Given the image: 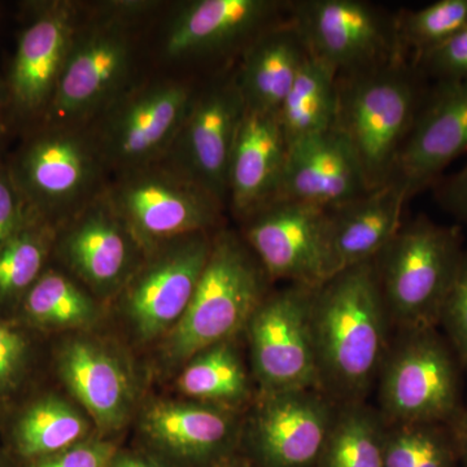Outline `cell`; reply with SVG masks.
<instances>
[{
    "label": "cell",
    "instance_id": "39",
    "mask_svg": "<svg viewBox=\"0 0 467 467\" xmlns=\"http://www.w3.org/2000/svg\"><path fill=\"white\" fill-rule=\"evenodd\" d=\"M23 223V202L16 189L0 171V244L15 235Z\"/></svg>",
    "mask_w": 467,
    "mask_h": 467
},
{
    "label": "cell",
    "instance_id": "32",
    "mask_svg": "<svg viewBox=\"0 0 467 467\" xmlns=\"http://www.w3.org/2000/svg\"><path fill=\"white\" fill-rule=\"evenodd\" d=\"M447 425L387 426L384 467H457Z\"/></svg>",
    "mask_w": 467,
    "mask_h": 467
},
{
    "label": "cell",
    "instance_id": "8",
    "mask_svg": "<svg viewBox=\"0 0 467 467\" xmlns=\"http://www.w3.org/2000/svg\"><path fill=\"white\" fill-rule=\"evenodd\" d=\"M315 290L290 284L267 292L252 315L244 331L260 393L321 389L312 324Z\"/></svg>",
    "mask_w": 467,
    "mask_h": 467
},
{
    "label": "cell",
    "instance_id": "29",
    "mask_svg": "<svg viewBox=\"0 0 467 467\" xmlns=\"http://www.w3.org/2000/svg\"><path fill=\"white\" fill-rule=\"evenodd\" d=\"M387 425L364 401L339 404L316 467H384Z\"/></svg>",
    "mask_w": 467,
    "mask_h": 467
},
{
    "label": "cell",
    "instance_id": "36",
    "mask_svg": "<svg viewBox=\"0 0 467 467\" xmlns=\"http://www.w3.org/2000/svg\"><path fill=\"white\" fill-rule=\"evenodd\" d=\"M27 356L26 337L0 321V400L17 389L26 371Z\"/></svg>",
    "mask_w": 467,
    "mask_h": 467
},
{
    "label": "cell",
    "instance_id": "12",
    "mask_svg": "<svg viewBox=\"0 0 467 467\" xmlns=\"http://www.w3.org/2000/svg\"><path fill=\"white\" fill-rule=\"evenodd\" d=\"M290 21L310 57L337 73L352 75L401 57L395 17L361 0H303L290 5Z\"/></svg>",
    "mask_w": 467,
    "mask_h": 467
},
{
    "label": "cell",
    "instance_id": "33",
    "mask_svg": "<svg viewBox=\"0 0 467 467\" xmlns=\"http://www.w3.org/2000/svg\"><path fill=\"white\" fill-rule=\"evenodd\" d=\"M52 229H20L0 244V296L29 290L41 275Z\"/></svg>",
    "mask_w": 467,
    "mask_h": 467
},
{
    "label": "cell",
    "instance_id": "27",
    "mask_svg": "<svg viewBox=\"0 0 467 467\" xmlns=\"http://www.w3.org/2000/svg\"><path fill=\"white\" fill-rule=\"evenodd\" d=\"M337 106V73L309 55L276 113L288 146L331 130Z\"/></svg>",
    "mask_w": 467,
    "mask_h": 467
},
{
    "label": "cell",
    "instance_id": "40",
    "mask_svg": "<svg viewBox=\"0 0 467 467\" xmlns=\"http://www.w3.org/2000/svg\"><path fill=\"white\" fill-rule=\"evenodd\" d=\"M460 462L467 467V404L462 405L456 417L448 423Z\"/></svg>",
    "mask_w": 467,
    "mask_h": 467
},
{
    "label": "cell",
    "instance_id": "28",
    "mask_svg": "<svg viewBox=\"0 0 467 467\" xmlns=\"http://www.w3.org/2000/svg\"><path fill=\"white\" fill-rule=\"evenodd\" d=\"M88 429V420L75 405L58 396H46L18 420L15 447L24 459L36 462L86 441Z\"/></svg>",
    "mask_w": 467,
    "mask_h": 467
},
{
    "label": "cell",
    "instance_id": "30",
    "mask_svg": "<svg viewBox=\"0 0 467 467\" xmlns=\"http://www.w3.org/2000/svg\"><path fill=\"white\" fill-rule=\"evenodd\" d=\"M26 315L51 328H82L97 321L99 310L91 295L64 273L48 270L27 290Z\"/></svg>",
    "mask_w": 467,
    "mask_h": 467
},
{
    "label": "cell",
    "instance_id": "19",
    "mask_svg": "<svg viewBox=\"0 0 467 467\" xmlns=\"http://www.w3.org/2000/svg\"><path fill=\"white\" fill-rule=\"evenodd\" d=\"M371 192L355 153L337 130L303 138L288 146L275 201L331 209Z\"/></svg>",
    "mask_w": 467,
    "mask_h": 467
},
{
    "label": "cell",
    "instance_id": "35",
    "mask_svg": "<svg viewBox=\"0 0 467 467\" xmlns=\"http://www.w3.org/2000/svg\"><path fill=\"white\" fill-rule=\"evenodd\" d=\"M414 66L434 82L467 81V26Z\"/></svg>",
    "mask_w": 467,
    "mask_h": 467
},
{
    "label": "cell",
    "instance_id": "31",
    "mask_svg": "<svg viewBox=\"0 0 467 467\" xmlns=\"http://www.w3.org/2000/svg\"><path fill=\"white\" fill-rule=\"evenodd\" d=\"M467 26V0H438L395 16L401 57L414 64Z\"/></svg>",
    "mask_w": 467,
    "mask_h": 467
},
{
    "label": "cell",
    "instance_id": "16",
    "mask_svg": "<svg viewBox=\"0 0 467 467\" xmlns=\"http://www.w3.org/2000/svg\"><path fill=\"white\" fill-rule=\"evenodd\" d=\"M245 113L234 77L195 94L174 142L161 161L227 204L230 160Z\"/></svg>",
    "mask_w": 467,
    "mask_h": 467
},
{
    "label": "cell",
    "instance_id": "24",
    "mask_svg": "<svg viewBox=\"0 0 467 467\" xmlns=\"http://www.w3.org/2000/svg\"><path fill=\"white\" fill-rule=\"evenodd\" d=\"M78 24L75 7L61 3L39 15L21 36L11 73L18 106L26 110L50 106Z\"/></svg>",
    "mask_w": 467,
    "mask_h": 467
},
{
    "label": "cell",
    "instance_id": "2",
    "mask_svg": "<svg viewBox=\"0 0 467 467\" xmlns=\"http://www.w3.org/2000/svg\"><path fill=\"white\" fill-rule=\"evenodd\" d=\"M426 81L414 64L402 60L337 76L333 129L355 153L368 189L392 182L399 156L429 88Z\"/></svg>",
    "mask_w": 467,
    "mask_h": 467
},
{
    "label": "cell",
    "instance_id": "34",
    "mask_svg": "<svg viewBox=\"0 0 467 467\" xmlns=\"http://www.w3.org/2000/svg\"><path fill=\"white\" fill-rule=\"evenodd\" d=\"M439 326L444 328L445 339L467 371V250L442 306Z\"/></svg>",
    "mask_w": 467,
    "mask_h": 467
},
{
    "label": "cell",
    "instance_id": "7",
    "mask_svg": "<svg viewBox=\"0 0 467 467\" xmlns=\"http://www.w3.org/2000/svg\"><path fill=\"white\" fill-rule=\"evenodd\" d=\"M107 196L144 252L196 233H213L223 204L165 161L122 171Z\"/></svg>",
    "mask_w": 467,
    "mask_h": 467
},
{
    "label": "cell",
    "instance_id": "38",
    "mask_svg": "<svg viewBox=\"0 0 467 467\" xmlns=\"http://www.w3.org/2000/svg\"><path fill=\"white\" fill-rule=\"evenodd\" d=\"M435 201L445 212L467 225V164L434 184Z\"/></svg>",
    "mask_w": 467,
    "mask_h": 467
},
{
    "label": "cell",
    "instance_id": "10",
    "mask_svg": "<svg viewBox=\"0 0 467 467\" xmlns=\"http://www.w3.org/2000/svg\"><path fill=\"white\" fill-rule=\"evenodd\" d=\"M214 233L190 234L146 252L119 292V308L138 342L164 337L182 317L201 281Z\"/></svg>",
    "mask_w": 467,
    "mask_h": 467
},
{
    "label": "cell",
    "instance_id": "42",
    "mask_svg": "<svg viewBox=\"0 0 467 467\" xmlns=\"http://www.w3.org/2000/svg\"><path fill=\"white\" fill-rule=\"evenodd\" d=\"M212 467H261L256 465V463L252 462L251 460H248L247 457H239L238 454L235 456L230 457L223 462L217 463V465Z\"/></svg>",
    "mask_w": 467,
    "mask_h": 467
},
{
    "label": "cell",
    "instance_id": "17",
    "mask_svg": "<svg viewBox=\"0 0 467 467\" xmlns=\"http://www.w3.org/2000/svg\"><path fill=\"white\" fill-rule=\"evenodd\" d=\"M57 244L69 272L100 297L119 295L146 254L106 192L61 223Z\"/></svg>",
    "mask_w": 467,
    "mask_h": 467
},
{
    "label": "cell",
    "instance_id": "18",
    "mask_svg": "<svg viewBox=\"0 0 467 467\" xmlns=\"http://www.w3.org/2000/svg\"><path fill=\"white\" fill-rule=\"evenodd\" d=\"M467 150V81L429 86L402 147L392 182L408 199L434 186L442 171Z\"/></svg>",
    "mask_w": 467,
    "mask_h": 467
},
{
    "label": "cell",
    "instance_id": "5",
    "mask_svg": "<svg viewBox=\"0 0 467 467\" xmlns=\"http://www.w3.org/2000/svg\"><path fill=\"white\" fill-rule=\"evenodd\" d=\"M115 12L79 21L50 101L57 126H84L129 90L134 36L129 18L149 3H119Z\"/></svg>",
    "mask_w": 467,
    "mask_h": 467
},
{
    "label": "cell",
    "instance_id": "13",
    "mask_svg": "<svg viewBox=\"0 0 467 467\" xmlns=\"http://www.w3.org/2000/svg\"><path fill=\"white\" fill-rule=\"evenodd\" d=\"M238 410L201 401L160 400L144 409L140 450L162 467H212L238 454Z\"/></svg>",
    "mask_w": 467,
    "mask_h": 467
},
{
    "label": "cell",
    "instance_id": "23",
    "mask_svg": "<svg viewBox=\"0 0 467 467\" xmlns=\"http://www.w3.org/2000/svg\"><path fill=\"white\" fill-rule=\"evenodd\" d=\"M408 201L400 184L391 182L327 209L331 276L376 259L400 230Z\"/></svg>",
    "mask_w": 467,
    "mask_h": 467
},
{
    "label": "cell",
    "instance_id": "4",
    "mask_svg": "<svg viewBox=\"0 0 467 467\" xmlns=\"http://www.w3.org/2000/svg\"><path fill=\"white\" fill-rule=\"evenodd\" d=\"M459 226L427 216L402 223L373 260L391 324L399 331L438 328L463 256Z\"/></svg>",
    "mask_w": 467,
    "mask_h": 467
},
{
    "label": "cell",
    "instance_id": "22",
    "mask_svg": "<svg viewBox=\"0 0 467 467\" xmlns=\"http://www.w3.org/2000/svg\"><path fill=\"white\" fill-rule=\"evenodd\" d=\"M288 144L276 113L245 109L234 144L227 204L241 220L278 198Z\"/></svg>",
    "mask_w": 467,
    "mask_h": 467
},
{
    "label": "cell",
    "instance_id": "3",
    "mask_svg": "<svg viewBox=\"0 0 467 467\" xmlns=\"http://www.w3.org/2000/svg\"><path fill=\"white\" fill-rule=\"evenodd\" d=\"M270 281L243 236L216 230L192 301L160 347L168 367L186 364L214 344L235 339L247 327Z\"/></svg>",
    "mask_w": 467,
    "mask_h": 467
},
{
    "label": "cell",
    "instance_id": "20",
    "mask_svg": "<svg viewBox=\"0 0 467 467\" xmlns=\"http://www.w3.org/2000/svg\"><path fill=\"white\" fill-rule=\"evenodd\" d=\"M57 371L101 431H116L128 422L135 401L133 378L109 344L72 337L58 349Z\"/></svg>",
    "mask_w": 467,
    "mask_h": 467
},
{
    "label": "cell",
    "instance_id": "11",
    "mask_svg": "<svg viewBox=\"0 0 467 467\" xmlns=\"http://www.w3.org/2000/svg\"><path fill=\"white\" fill-rule=\"evenodd\" d=\"M196 92L183 82L129 88L90 130L107 167L119 173L161 161L182 126Z\"/></svg>",
    "mask_w": 467,
    "mask_h": 467
},
{
    "label": "cell",
    "instance_id": "41",
    "mask_svg": "<svg viewBox=\"0 0 467 467\" xmlns=\"http://www.w3.org/2000/svg\"><path fill=\"white\" fill-rule=\"evenodd\" d=\"M109 467H162L142 451H117Z\"/></svg>",
    "mask_w": 467,
    "mask_h": 467
},
{
    "label": "cell",
    "instance_id": "37",
    "mask_svg": "<svg viewBox=\"0 0 467 467\" xmlns=\"http://www.w3.org/2000/svg\"><path fill=\"white\" fill-rule=\"evenodd\" d=\"M117 451L119 448L112 441L88 438L60 453L36 461L29 467H109Z\"/></svg>",
    "mask_w": 467,
    "mask_h": 467
},
{
    "label": "cell",
    "instance_id": "6",
    "mask_svg": "<svg viewBox=\"0 0 467 467\" xmlns=\"http://www.w3.org/2000/svg\"><path fill=\"white\" fill-rule=\"evenodd\" d=\"M462 370L436 328L399 331L377 378L384 423L448 425L463 405Z\"/></svg>",
    "mask_w": 467,
    "mask_h": 467
},
{
    "label": "cell",
    "instance_id": "15",
    "mask_svg": "<svg viewBox=\"0 0 467 467\" xmlns=\"http://www.w3.org/2000/svg\"><path fill=\"white\" fill-rule=\"evenodd\" d=\"M243 223V238L270 279L317 288L331 278L326 209L275 201Z\"/></svg>",
    "mask_w": 467,
    "mask_h": 467
},
{
    "label": "cell",
    "instance_id": "21",
    "mask_svg": "<svg viewBox=\"0 0 467 467\" xmlns=\"http://www.w3.org/2000/svg\"><path fill=\"white\" fill-rule=\"evenodd\" d=\"M285 5L275 0H196L171 24L164 50L173 58L218 54L245 45L278 23Z\"/></svg>",
    "mask_w": 467,
    "mask_h": 467
},
{
    "label": "cell",
    "instance_id": "26",
    "mask_svg": "<svg viewBox=\"0 0 467 467\" xmlns=\"http://www.w3.org/2000/svg\"><path fill=\"white\" fill-rule=\"evenodd\" d=\"M183 395L195 401L238 410L251 398V380L235 339L196 353L183 365L177 379Z\"/></svg>",
    "mask_w": 467,
    "mask_h": 467
},
{
    "label": "cell",
    "instance_id": "25",
    "mask_svg": "<svg viewBox=\"0 0 467 467\" xmlns=\"http://www.w3.org/2000/svg\"><path fill=\"white\" fill-rule=\"evenodd\" d=\"M309 52L290 20L267 27L243 52L234 76L245 109L278 113Z\"/></svg>",
    "mask_w": 467,
    "mask_h": 467
},
{
    "label": "cell",
    "instance_id": "9",
    "mask_svg": "<svg viewBox=\"0 0 467 467\" xmlns=\"http://www.w3.org/2000/svg\"><path fill=\"white\" fill-rule=\"evenodd\" d=\"M106 167L90 130L57 126L21 153L16 182L30 204L61 225L106 192Z\"/></svg>",
    "mask_w": 467,
    "mask_h": 467
},
{
    "label": "cell",
    "instance_id": "43",
    "mask_svg": "<svg viewBox=\"0 0 467 467\" xmlns=\"http://www.w3.org/2000/svg\"><path fill=\"white\" fill-rule=\"evenodd\" d=\"M0 113H2V100H0Z\"/></svg>",
    "mask_w": 467,
    "mask_h": 467
},
{
    "label": "cell",
    "instance_id": "14",
    "mask_svg": "<svg viewBox=\"0 0 467 467\" xmlns=\"http://www.w3.org/2000/svg\"><path fill=\"white\" fill-rule=\"evenodd\" d=\"M335 411L321 389L260 393L243 425L245 457L261 467H316Z\"/></svg>",
    "mask_w": 467,
    "mask_h": 467
},
{
    "label": "cell",
    "instance_id": "1",
    "mask_svg": "<svg viewBox=\"0 0 467 467\" xmlns=\"http://www.w3.org/2000/svg\"><path fill=\"white\" fill-rule=\"evenodd\" d=\"M312 324L322 391L339 404L364 401L391 343V319L373 261L316 288Z\"/></svg>",
    "mask_w": 467,
    "mask_h": 467
}]
</instances>
